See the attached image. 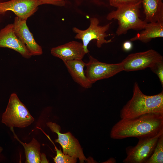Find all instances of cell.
Returning a JSON list of instances; mask_svg holds the SVG:
<instances>
[{
    "label": "cell",
    "mask_w": 163,
    "mask_h": 163,
    "mask_svg": "<svg viewBox=\"0 0 163 163\" xmlns=\"http://www.w3.org/2000/svg\"><path fill=\"white\" fill-rule=\"evenodd\" d=\"M163 113V92L153 95H147L135 83L133 94L121 110V119L131 118L149 113Z\"/></svg>",
    "instance_id": "2"
},
{
    "label": "cell",
    "mask_w": 163,
    "mask_h": 163,
    "mask_svg": "<svg viewBox=\"0 0 163 163\" xmlns=\"http://www.w3.org/2000/svg\"><path fill=\"white\" fill-rule=\"evenodd\" d=\"M147 23L163 21L162 0H142Z\"/></svg>",
    "instance_id": "15"
},
{
    "label": "cell",
    "mask_w": 163,
    "mask_h": 163,
    "mask_svg": "<svg viewBox=\"0 0 163 163\" xmlns=\"http://www.w3.org/2000/svg\"><path fill=\"white\" fill-rule=\"evenodd\" d=\"M34 121V118L17 95L12 94L2 114V123L10 128H24L29 126Z\"/></svg>",
    "instance_id": "4"
},
{
    "label": "cell",
    "mask_w": 163,
    "mask_h": 163,
    "mask_svg": "<svg viewBox=\"0 0 163 163\" xmlns=\"http://www.w3.org/2000/svg\"><path fill=\"white\" fill-rule=\"evenodd\" d=\"M26 20L17 17L14 18V29L17 37L26 46L32 56H38L43 53L42 47L36 41L26 24Z\"/></svg>",
    "instance_id": "11"
},
{
    "label": "cell",
    "mask_w": 163,
    "mask_h": 163,
    "mask_svg": "<svg viewBox=\"0 0 163 163\" xmlns=\"http://www.w3.org/2000/svg\"><path fill=\"white\" fill-rule=\"evenodd\" d=\"M54 145L56 151V156L53 158L54 162L56 163H75L77 161L76 158L71 156L65 154L62 152L60 149H59Z\"/></svg>",
    "instance_id": "19"
},
{
    "label": "cell",
    "mask_w": 163,
    "mask_h": 163,
    "mask_svg": "<svg viewBox=\"0 0 163 163\" xmlns=\"http://www.w3.org/2000/svg\"><path fill=\"white\" fill-rule=\"evenodd\" d=\"M110 5L117 8L129 6L142 3V0H109Z\"/></svg>",
    "instance_id": "20"
},
{
    "label": "cell",
    "mask_w": 163,
    "mask_h": 163,
    "mask_svg": "<svg viewBox=\"0 0 163 163\" xmlns=\"http://www.w3.org/2000/svg\"><path fill=\"white\" fill-rule=\"evenodd\" d=\"M105 162H104L115 163L116 162V161L114 158H111Z\"/></svg>",
    "instance_id": "25"
},
{
    "label": "cell",
    "mask_w": 163,
    "mask_h": 163,
    "mask_svg": "<svg viewBox=\"0 0 163 163\" xmlns=\"http://www.w3.org/2000/svg\"><path fill=\"white\" fill-rule=\"evenodd\" d=\"M89 60L86 63L85 71L88 81L92 84L96 81L111 77L123 71L120 62L117 64H108L98 61L89 55Z\"/></svg>",
    "instance_id": "8"
},
{
    "label": "cell",
    "mask_w": 163,
    "mask_h": 163,
    "mask_svg": "<svg viewBox=\"0 0 163 163\" xmlns=\"http://www.w3.org/2000/svg\"><path fill=\"white\" fill-rule=\"evenodd\" d=\"M141 4L117 8L107 15V20H117L116 33L118 36L126 34L130 29L138 30L144 28L147 23L139 18Z\"/></svg>",
    "instance_id": "3"
},
{
    "label": "cell",
    "mask_w": 163,
    "mask_h": 163,
    "mask_svg": "<svg viewBox=\"0 0 163 163\" xmlns=\"http://www.w3.org/2000/svg\"><path fill=\"white\" fill-rule=\"evenodd\" d=\"M74 81L82 87L88 88L92 84L88 81L85 72L84 68L86 63L82 59L67 61L64 62Z\"/></svg>",
    "instance_id": "14"
},
{
    "label": "cell",
    "mask_w": 163,
    "mask_h": 163,
    "mask_svg": "<svg viewBox=\"0 0 163 163\" xmlns=\"http://www.w3.org/2000/svg\"><path fill=\"white\" fill-rule=\"evenodd\" d=\"M163 37V21L147 23L144 28L130 39L131 41L139 40L147 43L152 39Z\"/></svg>",
    "instance_id": "16"
},
{
    "label": "cell",
    "mask_w": 163,
    "mask_h": 163,
    "mask_svg": "<svg viewBox=\"0 0 163 163\" xmlns=\"http://www.w3.org/2000/svg\"><path fill=\"white\" fill-rule=\"evenodd\" d=\"M13 133L14 138L18 141L23 146L26 157V163H39L41 162L40 145L38 142L33 138L28 143L22 142L15 134L13 128H10Z\"/></svg>",
    "instance_id": "17"
},
{
    "label": "cell",
    "mask_w": 163,
    "mask_h": 163,
    "mask_svg": "<svg viewBox=\"0 0 163 163\" xmlns=\"http://www.w3.org/2000/svg\"><path fill=\"white\" fill-rule=\"evenodd\" d=\"M151 70L156 74L163 86V60L158 62L150 68Z\"/></svg>",
    "instance_id": "21"
},
{
    "label": "cell",
    "mask_w": 163,
    "mask_h": 163,
    "mask_svg": "<svg viewBox=\"0 0 163 163\" xmlns=\"http://www.w3.org/2000/svg\"><path fill=\"white\" fill-rule=\"evenodd\" d=\"M45 2L46 4H51L59 6H63L65 5L64 0H41Z\"/></svg>",
    "instance_id": "22"
},
{
    "label": "cell",
    "mask_w": 163,
    "mask_h": 163,
    "mask_svg": "<svg viewBox=\"0 0 163 163\" xmlns=\"http://www.w3.org/2000/svg\"><path fill=\"white\" fill-rule=\"evenodd\" d=\"M90 20V26L86 30H81L75 27L72 29L73 32L76 34L75 38L82 41L84 50L86 53L89 52L88 45L92 40H97V46L98 48L101 47L104 44L112 42V39L108 40L105 39V37L110 35L107 34L106 32L109 29L112 22L101 26L98 25L99 21L97 18H91Z\"/></svg>",
    "instance_id": "5"
},
{
    "label": "cell",
    "mask_w": 163,
    "mask_h": 163,
    "mask_svg": "<svg viewBox=\"0 0 163 163\" xmlns=\"http://www.w3.org/2000/svg\"><path fill=\"white\" fill-rule=\"evenodd\" d=\"M0 47L12 49L26 58L32 56L25 45L16 36L13 24H8L0 30Z\"/></svg>",
    "instance_id": "12"
},
{
    "label": "cell",
    "mask_w": 163,
    "mask_h": 163,
    "mask_svg": "<svg viewBox=\"0 0 163 163\" xmlns=\"http://www.w3.org/2000/svg\"><path fill=\"white\" fill-rule=\"evenodd\" d=\"M163 60V56L152 49L132 53L128 55L121 63L123 71H137L150 68L156 63Z\"/></svg>",
    "instance_id": "9"
},
{
    "label": "cell",
    "mask_w": 163,
    "mask_h": 163,
    "mask_svg": "<svg viewBox=\"0 0 163 163\" xmlns=\"http://www.w3.org/2000/svg\"><path fill=\"white\" fill-rule=\"evenodd\" d=\"M132 47V44L130 41H126L123 44V49L126 51L130 50Z\"/></svg>",
    "instance_id": "23"
},
{
    "label": "cell",
    "mask_w": 163,
    "mask_h": 163,
    "mask_svg": "<svg viewBox=\"0 0 163 163\" xmlns=\"http://www.w3.org/2000/svg\"><path fill=\"white\" fill-rule=\"evenodd\" d=\"M46 4L41 0H11L0 2V14L13 12L20 18L27 20L37 10L39 5Z\"/></svg>",
    "instance_id": "10"
},
{
    "label": "cell",
    "mask_w": 163,
    "mask_h": 163,
    "mask_svg": "<svg viewBox=\"0 0 163 163\" xmlns=\"http://www.w3.org/2000/svg\"><path fill=\"white\" fill-rule=\"evenodd\" d=\"M40 160V163H48V161L46 158V155L44 154H41Z\"/></svg>",
    "instance_id": "24"
},
{
    "label": "cell",
    "mask_w": 163,
    "mask_h": 163,
    "mask_svg": "<svg viewBox=\"0 0 163 163\" xmlns=\"http://www.w3.org/2000/svg\"><path fill=\"white\" fill-rule=\"evenodd\" d=\"M163 163V133L158 139L154 151L145 163Z\"/></svg>",
    "instance_id": "18"
},
{
    "label": "cell",
    "mask_w": 163,
    "mask_h": 163,
    "mask_svg": "<svg viewBox=\"0 0 163 163\" xmlns=\"http://www.w3.org/2000/svg\"><path fill=\"white\" fill-rule=\"evenodd\" d=\"M163 130L157 135L139 139L136 145L126 148V157L123 160L125 163H145L152 154Z\"/></svg>",
    "instance_id": "6"
},
{
    "label": "cell",
    "mask_w": 163,
    "mask_h": 163,
    "mask_svg": "<svg viewBox=\"0 0 163 163\" xmlns=\"http://www.w3.org/2000/svg\"><path fill=\"white\" fill-rule=\"evenodd\" d=\"M46 125L53 132L57 134L58 138L55 140V142L61 145L64 154L78 158L80 163H83L84 161L96 162L91 158L88 159L86 158L78 140L70 133H61L60 126L56 123L49 122Z\"/></svg>",
    "instance_id": "7"
},
{
    "label": "cell",
    "mask_w": 163,
    "mask_h": 163,
    "mask_svg": "<svg viewBox=\"0 0 163 163\" xmlns=\"http://www.w3.org/2000/svg\"><path fill=\"white\" fill-rule=\"evenodd\" d=\"M51 54L62 59L63 62L69 60L82 59L86 53L82 43L72 41L51 50Z\"/></svg>",
    "instance_id": "13"
},
{
    "label": "cell",
    "mask_w": 163,
    "mask_h": 163,
    "mask_svg": "<svg viewBox=\"0 0 163 163\" xmlns=\"http://www.w3.org/2000/svg\"><path fill=\"white\" fill-rule=\"evenodd\" d=\"M3 150V148L0 146V153L2 152Z\"/></svg>",
    "instance_id": "26"
},
{
    "label": "cell",
    "mask_w": 163,
    "mask_h": 163,
    "mask_svg": "<svg viewBox=\"0 0 163 163\" xmlns=\"http://www.w3.org/2000/svg\"><path fill=\"white\" fill-rule=\"evenodd\" d=\"M163 130V113H151L131 118L121 119L112 127L111 138L139 139L155 136Z\"/></svg>",
    "instance_id": "1"
}]
</instances>
